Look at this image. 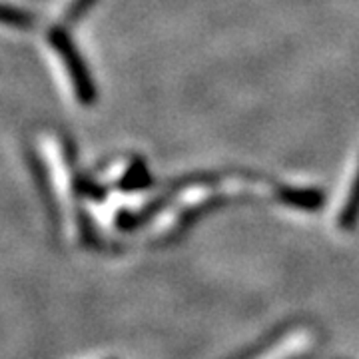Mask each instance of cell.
I'll use <instances>...</instances> for the list:
<instances>
[{
    "instance_id": "6da1fadb",
    "label": "cell",
    "mask_w": 359,
    "mask_h": 359,
    "mask_svg": "<svg viewBox=\"0 0 359 359\" xmlns=\"http://www.w3.org/2000/svg\"><path fill=\"white\" fill-rule=\"evenodd\" d=\"M48 42L68 68V76H70V82L74 86L78 100L84 106H94L98 100L96 82L90 76L88 66L84 62L82 54L78 52L74 40L70 39L68 30L65 26H52L50 32H48Z\"/></svg>"
},
{
    "instance_id": "8992f818",
    "label": "cell",
    "mask_w": 359,
    "mask_h": 359,
    "mask_svg": "<svg viewBox=\"0 0 359 359\" xmlns=\"http://www.w3.org/2000/svg\"><path fill=\"white\" fill-rule=\"evenodd\" d=\"M0 25L11 26L16 30H32L36 26V16L14 6L0 4Z\"/></svg>"
},
{
    "instance_id": "277c9868",
    "label": "cell",
    "mask_w": 359,
    "mask_h": 359,
    "mask_svg": "<svg viewBox=\"0 0 359 359\" xmlns=\"http://www.w3.org/2000/svg\"><path fill=\"white\" fill-rule=\"evenodd\" d=\"M152 176L148 172V164L140 156H134L130 162L128 170L124 172V176L118 180V188L122 192H140V190H148L152 186Z\"/></svg>"
},
{
    "instance_id": "ba28073f",
    "label": "cell",
    "mask_w": 359,
    "mask_h": 359,
    "mask_svg": "<svg viewBox=\"0 0 359 359\" xmlns=\"http://www.w3.org/2000/svg\"><path fill=\"white\" fill-rule=\"evenodd\" d=\"M96 2H98V0H72L65 14V25H76L78 20H82V18L88 14V11L96 4Z\"/></svg>"
},
{
    "instance_id": "7a4b0ae2",
    "label": "cell",
    "mask_w": 359,
    "mask_h": 359,
    "mask_svg": "<svg viewBox=\"0 0 359 359\" xmlns=\"http://www.w3.org/2000/svg\"><path fill=\"white\" fill-rule=\"evenodd\" d=\"M26 160H28L30 172H32L34 182H36V188H39L40 198H42V204L46 208V212H48V216H50V222L54 224V228H58V226H60V212H58V204H56L54 192H52L50 176H48L44 164L40 162L39 156L34 154V150H28V152H26Z\"/></svg>"
},
{
    "instance_id": "9c48e42d",
    "label": "cell",
    "mask_w": 359,
    "mask_h": 359,
    "mask_svg": "<svg viewBox=\"0 0 359 359\" xmlns=\"http://www.w3.org/2000/svg\"><path fill=\"white\" fill-rule=\"evenodd\" d=\"M116 228L122 231H134L138 228L136 222V212H128V210H120L116 216Z\"/></svg>"
},
{
    "instance_id": "5b68a950",
    "label": "cell",
    "mask_w": 359,
    "mask_h": 359,
    "mask_svg": "<svg viewBox=\"0 0 359 359\" xmlns=\"http://www.w3.org/2000/svg\"><path fill=\"white\" fill-rule=\"evenodd\" d=\"M359 222V168H358V176L353 180V186L349 190V196H347L346 205L341 208V214H339V228L341 230H353L358 226Z\"/></svg>"
},
{
    "instance_id": "52a82bcc",
    "label": "cell",
    "mask_w": 359,
    "mask_h": 359,
    "mask_svg": "<svg viewBox=\"0 0 359 359\" xmlns=\"http://www.w3.org/2000/svg\"><path fill=\"white\" fill-rule=\"evenodd\" d=\"M78 228H80V240H82V244L88 245V248H94V245L100 244L98 233H96V226L90 219L86 210H78Z\"/></svg>"
},
{
    "instance_id": "3957f363",
    "label": "cell",
    "mask_w": 359,
    "mask_h": 359,
    "mask_svg": "<svg viewBox=\"0 0 359 359\" xmlns=\"http://www.w3.org/2000/svg\"><path fill=\"white\" fill-rule=\"evenodd\" d=\"M276 198L285 205H292L297 210L316 212L325 204V192L318 188H292V186H278Z\"/></svg>"
}]
</instances>
